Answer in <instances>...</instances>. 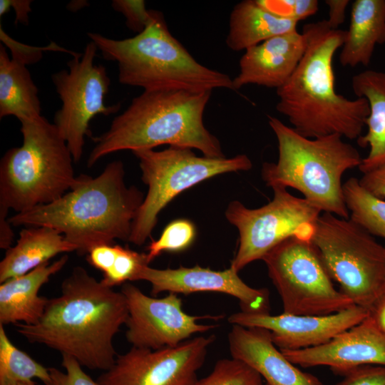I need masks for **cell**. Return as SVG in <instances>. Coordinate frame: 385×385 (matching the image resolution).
Returning <instances> with one entry per match:
<instances>
[{"instance_id": "52a82bcc", "label": "cell", "mask_w": 385, "mask_h": 385, "mask_svg": "<svg viewBox=\"0 0 385 385\" xmlns=\"http://www.w3.org/2000/svg\"><path fill=\"white\" fill-rule=\"evenodd\" d=\"M23 143L0 162V208L17 213L51 203L74 185L71 150L43 116L21 123Z\"/></svg>"}, {"instance_id": "7402d4cb", "label": "cell", "mask_w": 385, "mask_h": 385, "mask_svg": "<svg viewBox=\"0 0 385 385\" xmlns=\"http://www.w3.org/2000/svg\"><path fill=\"white\" fill-rule=\"evenodd\" d=\"M351 87L357 98L366 99L369 108L366 133L356 139L360 147L369 148L359 167L364 173L385 163V71H363L352 77Z\"/></svg>"}, {"instance_id": "7a4b0ae2", "label": "cell", "mask_w": 385, "mask_h": 385, "mask_svg": "<svg viewBox=\"0 0 385 385\" xmlns=\"http://www.w3.org/2000/svg\"><path fill=\"white\" fill-rule=\"evenodd\" d=\"M306 49L287 81L277 89V111L297 133L309 138L337 134L349 140L361 135L369 113L366 98L349 99L335 91L332 66L346 31L327 20L303 26Z\"/></svg>"}, {"instance_id": "7c38bea8", "label": "cell", "mask_w": 385, "mask_h": 385, "mask_svg": "<svg viewBox=\"0 0 385 385\" xmlns=\"http://www.w3.org/2000/svg\"><path fill=\"white\" fill-rule=\"evenodd\" d=\"M97 51L96 45L91 41L82 53L73 55L67 63L68 70L51 76L62 102L61 108L55 113L53 123L76 163L82 157L85 138L91 135V120L97 115H110L120 108V103H105L111 79L106 68L94 62Z\"/></svg>"}, {"instance_id": "603a6c76", "label": "cell", "mask_w": 385, "mask_h": 385, "mask_svg": "<svg viewBox=\"0 0 385 385\" xmlns=\"http://www.w3.org/2000/svg\"><path fill=\"white\" fill-rule=\"evenodd\" d=\"M385 43V0H355L339 55L343 66H368L375 46Z\"/></svg>"}, {"instance_id": "ba28073f", "label": "cell", "mask_w": 385, "mask_h": 385, "mask_svg": "<svg viewBox=\"0 0 385 385\" xmlns=\"http://www.w3.org/2000/svg\"><path fill=\"white\" fill-rule=\"evenodd\" d=\"M310 240L340 291L370 312L385 296V247L351 219L327 212Z\"/></svg>"}, {"instance_id": "d4e9b609", "label": "cell", "mask_w": 385, "mask_h": 385, "mask_svg": "<svg viewBox=\"0 0 385 385\" xmlns=\"http://www.w3.org/2000/svg\"><path fill=\"white\" fill-rule=\"evenodd\" d=\"M26 65L0 45V118L13 115L22 123L41 115L38 88Z\"/></svg>"}, {"instance_id": "44dd1931", "label": "cell", "mask_w": 385, "mask_h": 385, "mask_svg": "<svg viewBox=\"0 0 385 385\" xmlns=\"http://www.w3.org/2000/svg\"><path fill=\"white\" fill-rule=\"evenodd\" d=\"M76 251L63 235L48 227H28L19 232L14 246L6 250L0 262V283L48 262L56 255Z\"/></svg>"}, {"instance_id": "6da1fadb", "label": "cell", "mask_w": 385, "mask_h": 385, "mask_svg": "<svg viewBox=\"0 0 385 385\" xmlns=\"http://www.w3.org/2000/svg\"><path fill=\"white\" fill-rule=\"evenodd\" d=\"M128 316L123 294L75 267L61 283V294L48 299L34 324H17L30 343L43 344L74 358L84 367L106 371L118 354L113 338Z\"/></svg>"}, {"instance_id": "ac0fdd59", "label": "cell", "mask_w": 385, "mask_h": 385, "mask_svg": "<svg viewBox=\"0 0 385 385\" xmlns=\"http://www.w3.org/2000/svg\"><path fill=\"white\" fill-rule=\"evenodd\" d=\"M305 49V37L297 30L247 48L240 60V73L232 79L234 91L248 84L280 88L294 73Z\"/></svg>"}, {"instance_id": "4316f807", "label": "cell", "mask_w": 385, "mask_h": 385, "mask_svg": "<svg viewBox=\"0 0 385 385\" xmlns=\"http://www.w3.org/2000/svg\"><path fill=\"white\" fill-rule=\"evenodd\" d=\"M34 379H38L46 385L50 381L48 369L18 349L0 324V385H11Z\"/></svg>"}, {"instance_id": "f1b7e54d", "label": "cell", "mask_w": 385, "mask_h": 385, "mask_svg": "<svg viewBox=\"0 0 385 385\" xmlns=\"http://www.w3.org/2000/svg\"><path fill=\"white\" fill-rule=\"evenodd\" d=\"M195 235V227L191 221L185 219L172 221L164 228L160 237L153 240L148 247V264L163 252H180L187 249Z\"/></svg>"}, {"instance_id": "8d00e7d4", "label": "cell", "mask_w": 385, "mask_h": 385, "mask_svg": "<svg viewBox=\"0 0 385 385\" xmlns=\"http://www.w3.org/2000/svg\"><path fill=\"white\" fill-rule=\"evenodd\" d=\"M324 2L329 9L327 22L332 29H338L339 26L345 20L346 9L350 1L349 0H326Z\"/></svg>"}, {"instance_id": "ffe728a7", "label": "cell", "mask_w": 385, "mask_h": 385, "mask_svg": "<svg viewBox=\"0 0 385 385\" xmlns=\"http://www.w3.org/2000/svg\"><path fill=\"white\" fill-rule=\"evenodd\" d=\"M66 255L52 263L46 262L23 275L0 285V324H34L43 316L48 299L38 294L51 277L63 269Z\"/></svg>"}, {"instance_id": "836d02e7", "label": "cell", "mask_w": 385, "mask_h": 385, "mask_svg": "<svg viewBox=\"0 0 385 385\" xmlns=\"http://www.w3.org/2000/svg\"><path fill=\"white\" fill-rule=\"evenodd\" d=\"M335 385H385V366L362 365L351 369Z\"/></svg>"}, {"instance_id": "277c9868", "label": "cell", "mask_w": 385, "mask_h": 385, "mask_svg": "<svg viewBox=\"0 0 385 385\" xmlns=\"http://www.w3.org/2000/svg\"><path fill=\"white\" fill-rule=\"evenodd\" d=\"M212 92L144 91L93 138L87 166L120 150L170 146L195 148L209 158L225 157L219 140L205 126L203 114Z\"/></svg>"}, {"instance_id": "83f0119b", "label": "cell", "mask_w": 385, "mask_h": 385, "mask_svg": "<svg viewBox=\"0 0 385 385\" xmlns=\"http://www.w3.org/2000/svg\"><path fill=\"white\" fill-rule=\"evenodd\" d=\"M196 385H264L262 376L245 363L235 359L218 360L212 371Z\"/></svg>"}, {"instance_id": "f35d334b", "label": "cell", "mask_w": 385, "mask_h": 385, "mask_svg": "<svg viewBox=\"0 0 385 385\" xmlns=\"http://www.w3.org/2000/svg\"><path fill=\"white\" fill-rule=\"evenodd\" d=\"M379 327L385 333V296L379 299L370 310Z\"/></svg>"}, {"instance_id": "e0dca14e", "label": "cell", "mask_w": 385, "mask_h": 385, "mask_svg": "<svg viewBox=\"0 0 385 385\" xmlns=\"http://www.w3.org/2000/svg\"><path fill=\"white\" fill-rule=\"evenodd\" d=\"M279 350L295 365L327 366L342 375L362 365L385 366V333L369 314L324 344L299 350Z\"/></svg>"}, {"instance_id": "4fadbf2b", "label": "cell", "mask_w": 385, "mask_h": 385, "mask_svg": "<svg viewBox=\"0 0 385 385\" xmlns=\"http://www.w3.org/2000/svg\"><path fill=\"white\" fill-rule=\"evenodd\" d=\"M215 339V335L200 336L157 350L132 346L118 354L97 381L101 385H196L197 371Z\"/></svg>"}, {"instance_id": "5b68a950", "label": "cell", "mask_w": 385, "mask_h": 385, "mask_svg": "<svg viewBox=\"0 0 385 385\" xmlns=\"http://www.w3.org/2000/svg\"><path fill=\"white\" fill-rule=\"evenodd\" d=\"M107 61L118 64L121 84L146 91H234L232 79L222 72L198 63L170 34L163 14L156 11L151 23L135 36L116 40L88 33Z\"/></svg>"}, {"instance_id": "e575fe53", "label": "cell", "mask_w": 385, "mask_h": 385, "mask_svg": "<svg viewBox=\"0 0 385 385\" xmlns=\"http://www.w3.org/2000/svg\"><path fill=\"white\" fill-rule=\"evenodd\" d=\"M359 182L369 192L385 200V163L363 173Z\"/></svg>"}, {"instance_id": "1f68e13d", "label": "cell", "mask_w": 385, "mask_h": 385, "mask_svg": "<svg viewBox=\"0 0 385 385\" xmlns=\"http://www.w3.org/2000/svg\"><path fill=\"white\" fill-rule=\"evenodd\" d=\"M111 6L125 16L127 26L138 34L151 23L156 11L147 9L143 0H113Z\"/></svg>"}, {"instance_id": "f546056e", "label": "cell", "mask_w": 385, "mask_h": 385, "mask_svg": "<svg viewBox=\"0 0 385 385\" xmlns=\"http://www.w3.org/2000/svg\"><path fill=\"white\" fill-rule=\"evenodd\" d=\"M149 265L146 253H139L128 247L118 245L117 252L111 267L103 274L102 284L113 287L133 281L140 268Z\"/></svg>"}, {"instance_id": "3957f363", "label": "cell", "mask_w": 385, "mask_h": 385, "mask_svg": "<svg viewBox=\"0 0 385 385\" xmlns=\"http://www.w3.org/2000/svg\"><path fill=\"white\" fill-rule=\"evenodd\" d=\"M143 193L125 182L123 162L109 163L95 178L81 175L58 200L9 218L12 226L48 227L63 235L80 255L96 246L128 241Z\"/></svg>"}, {"instance_id": "4dcf8cb0", "label": "cell", "mask_w": 385, "mask_h": 385, "mask_svg": "<svg viewBox=\"0 0 385 385\" xmlns=\"http://www.w3.org/2000/svg\"><path fill=\"white\" fill-rule=\"evenodd\" d=\"M272 14L298 22L314 15L319 9L317 0H257Z\"/></svg>"}, {"instance_id": "cb8c5ba5", "label": "cell", "mask_w": 385, "mask_h": 385, "mask_svg": "<svg viewBox=\"0 0 385 385\" xmlns=\"http://www.w3.org/2000/svg\"><path fill=\"white\" fill-rule=\"evenodd\" d=\"M297 23L272 14L257 0H245L237 4L230 14L226 44L232 51H245L274 36L296 31Z\"/></svg>"}, {"instance_id": "d6a6232c", "label": "cell", "mask_w": 385, "mask_h": 385, "mask_svg": "<svg viewBox=\"0 0 385 385\" xmlns=\"http://www.w3.org/2000/svg\"><path fill=\"white\" fill-rule=\"evenodd\" d=\"M62 366L65 371L48 368L50 381L46 385H101L83 370V366L74 358L62 355Z\"/></svg>"}, {"instance_id": "8fae6325", "label": "cell", "mask_w": 385, "mask_h": 385, "mask_svg": "<svg viewBox=\"0 0 385 385\" xmlns=\"http://www.w3.org/2000/svg\"><path fill=\"white\" fill-rule=\"evenodd\" d=\"M273 199L259 208H247L240 201L231 202L227 220L239 232V245L230 267L239 272L253 261L262 260L284 240L297 236L311 240L314 225L322 213L304 197L275 187Z\"/></svg>"}, {"instance_id": "8992f818", "label": "cell", "mask_w": 385, "mask_h": 385, "mask_svg": "<svg viewBox=\"0 0 385 385\" xmlns=\"http://www.w3.org/2000/svg\"><path fill=\"white\" fill-rule=\"evenodd\" d=\"M268 123L278 144L276 163L262 164V178L267 187L292 188L322 212L348 219L342 178L362 162L358 150L337 134L309 138L276 117Z\"/></svg>"}, {"instance_id": "9a60e30c", "label": "cell", "mask_w": 385, "mask_h": 385, "mask_svg": "<svg viewBox=\"0 0 385 385\" xmlns=\"http://www.w3.org/2000/svg\"><path fill=\"white\" fill-rule=\"evenodd\" d=\"M365 308L354 305L328 315H294L282 313L240 312L227 320L232 325L257 327L271 333L279 349L299 350L324 344L337 335L361 322L369 315Z\"/></svg>"}, {"instance_id": "2e32d148", "label": "cell", "mask_w": 385, "mask_h": 385, "mask_svg": "<svg viewBox=\"0 0 385 385\" xmlns=\"http://www.w3.org/2000/svg\"><path fill=\"white\" fill-rule=\"evenodd\" d=\"M137 280L148 282L153 296L164 292L184 294L200 292H220L237 298L242 312L270 313L268 289L250 287L231 267L223 271H215L199 265L160 270L145 265L134 277L133 281Z\"/></svg>"}, {"instance_id": "5bb4252c", "label": "cell", "mask_w": 385, "mask_h": 385, "mask_svg": "<svg viewBox=\"0 0 385 385\" xmlns=\"http://www.w3.org/2000/svg\"><path fill=\"white\" fill-rule=\"evenodd\" d=\"M120 292L126 299L128 309L125 337L134 347L157 350L176 346L192 335L207 332L216 327L201 324L198 320L221 318L188 314L183 310L182 299L175 293L155 298L127 282L123 284Z\"/></svg>"}, {"instance_id": "30bf717a", "label": "cell", "mask_w": 385, "mask_h": 385, "mask_svg": "<svg viewBox=\"0 0 385 385\" xmlns=\"http://www.w3.org/2000/svg\"><path fill=\"white\" fill-rule=\"evenodd\" d=\"M262 260L281 298L283 313L328 315L355 305L336 289L310 240L291 237Z\"/></svg>"}, {"instance_id": "d590c367", "label": "cell", "mask_w": 385, "mask_h": 385, "mask_svg": "<svg viewBox=\"0 0 385 385\" xmlns=\"http://www.w3.org/2000/svg\"><path fill=\"white\" fill-rule=\"evenodd\" d=\"M31 0H1L0 16L13 8L16 13L15 23L26 24L29 20L28 14L31 11Z\"/></svg>"}, {"instance_id": "d6986e66", "label": "cell", "mask_w": 385, "mask_h": 385, "mask_svg": "<svg viewBox=\"0 0 385 385\" xmlns=\"http://www.w3.org/2000/svg\"><path fill=\"white\" fill-rule=\"evenodd\" d=\"M228 343L231 356L255 370L265 380L264 385H324L289 361L267 329L232 325Z\"/></svg>"}, {"instance_id": "ab89813d", "label": "cell", "mask_w": 385, "mask_h": 385, "mask_svg": "<svg viewBox=\"0 0 385 385\" xmlns=\"http://www.w3.org/2000/svg\"><path fill=\"white\" fill-rule=\"evenodd\" d=\"M11 385H37V384L33 380H31V381H25L16 382V383L13 384Z\"/></svg>"}, {"instance_id": "484cf974", "label": "cell", "mask_w": 385, "mask_h": 385, "mask_svg": "<svg viewBox=\"0 0 385 385\" xmlns=\"http://www.w3.org/2000/svg\"><path fill=\"white\" fill-rule=\"evenodd\" d=\"M343 192L349 219L371 235L385 240V200L366 190L356 178L343 184Z\"/></svg>"}, {"instance_id": "9c48e42d", "label": "cell", "mask_w": 385, "mask_h": 385, "mask_svg": "<svg viewBox=\"0 0 385 385\" xmlns=\"http://www.w3.org/2000/svg\"><path fill=\"white\" fill-rule=\"evenodd\" d=\"M148 190L132 224L128 242L142 245L150 237L160 211L178 194L212 177L252 168L244 154L232 158L198 157L188 148L133 151Z\"/></svg>"}, {"instance_id": "74e56055", "label": "cell", "mask_w": 385, "mask_h": 385, "mask_svg": "<svg viewBox=\"0 0 385 385\" xmlns=\"http://www.w3.org/2000/svg\"><path fill=\"white\" fill-rule=\"evenodd\" d=\"M9 210L0 208V248L8 250L11 247L14 232L9 221Z\"/></svg>"}]
</instances>
